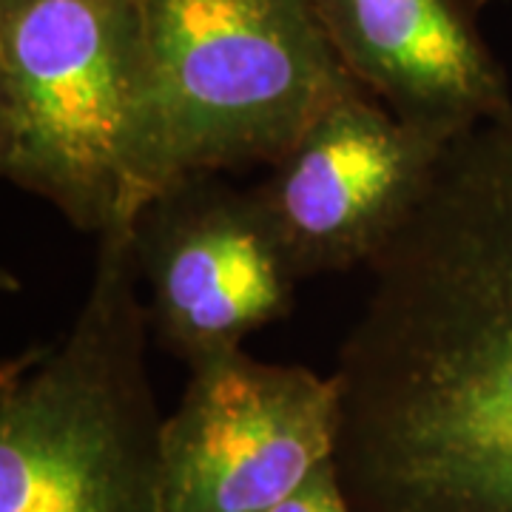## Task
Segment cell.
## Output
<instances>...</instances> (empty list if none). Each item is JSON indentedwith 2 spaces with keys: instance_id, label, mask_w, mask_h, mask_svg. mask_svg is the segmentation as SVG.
<instances>
[{
  "instance_id": "2",
  "label": "cell",
  "mask_w": 512,
  "mask_h": 512,
  "mask_svg": "<svg viewBox=\"0 0 512 512\" xmlns=\"http://www.w3.org/2000/svg\"><path fill=\"white\" fill-rule=\"evenodd\" d=\"M134 222L100 234L72 330L0 376V512H163Z\"/></svg>"
},
{
  "instance_id": "7",
  "label": "cell",
  "mask_w": 512,
  "mask_h": 512,
  "mask_svg": "<svg viewBox=\"0 0 512 512\" xmlns=\"http://www.w3.org/2000/svg\"><path fill=\"white\" fill-rule=\"evenodd\" d=\"M447 146L362 86L322 111L254 188L296 276L370 265L419 205Z\"/></svg>"
},
{
  "instance_id": "6",
  "label": "cell",
  "mask_w": 512,
  "mask_h": 512,
  "mask_svg": "<svg viewBox=\"0 0 512 512\" xmlns=\"http://www.w3.org/2000/svg\"><path fill=\"white\" fill-rule=\"evenodd\" d=\"M134 259L148 288V328L194 365L293 308L299 276L254 191L217 174L163 188L134 220Z\"/></svg>"
},
{
  "instance_id": "9",
  "label": "cell",
  "mask_w": 512,
  "mask_h": 512,
  "mask_svg": "<svg viewBox=\"0 0 512 512\" xmlns=\"http://www.w3.org/2000/svg\"><path fill=\"white\" fill-rule=\"evenodd\" d=\"M271 512H356L345 490L336 456L316 464L285 501H279Z\"/></svg>"
},
{
  "instance_id": "5",
  "label": "cell",
  "mask_w": 512,
  "mask_h": 512,
  "mask_svg": "<svg viewBox=\"0 0 512 512\" xmlns=\"http://www.w3.org/2000/svg\"><path fill=\"white\" fill-rule=\"evenodd\" d=\"M163 421V512H271L336 456V379L245 350L194 362Z\"/></svg>"
},
{
  "instance_id": "10",
  "label": "cell",
  "mask_w": 512,
  "mask_h": 512,
  "mask_svg": "<svg viewBox=\"0 0 512 512\" xmlns=\"http://www.w3.org/2000/svg\"><path fill=\"white\" fill-rule=\"evenodd\" d=\"M6 3H15V0H0V6H6Z\"/></svg>"
},
{
  "instance_id": "3",
  "label": "cell",
  "mask_w": 512,
  "mask_h": 512,
  "mask_svg": "<svg viewBox=\"0 0 512 512\" xmlns=\"http://www.w3.org/2000/svg\"><path fill=\"white\" fill-rule=\"evenodd\" d=\"M143 43L140 211L191 174L274 165L359 86L313 0H143Z\"/></svg>"
},
{
  "instance_id": "8",
  "label": "cell",
  "mask_w": 512,
  "mask_h": 512,
  "mask_svg": "<svg viewBox=\"0 0 512 512\" xmlns=\"http://www.w3.org/2000/svg\"><path fill=\"white\" fill-rule=\"evenodd\" d=\"M348 74L399 120L456 140L512 114L470 0H313Z\"/></svg>"
},
{
  "instance_id": "4",
  "label": "cell",
  "mask_w": 512,
  "mask_h": 512,
  "mask_svg": "<svg viewBox=\"0 0 512 512\" xmlns=\"http://www.w3.org/2000/svg\"><path fill=\"white\" fill-rule=\"evenodd\" d=\"M143 109V0L0 6V171L77 231L137 220Z\"/></svg>"
},
{
  "instance_id": "1",
  "label": "cell",
  "mask_w": 512,
  "mask_h": 512,
  "mask_svg": "<svg viewBox=\"0 0 512 512\" xmlns=\"http://www.w3.org/2000/svg\"><path fill=\"white\" fill-rule=\"evenodd\" d=\"M356 512H512V114L450 140L339 370Z\"/></svg>"
}]
</instances>
